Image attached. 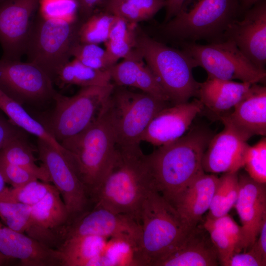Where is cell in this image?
Masks as SVG:
<instances>
[{"label": "cell", "instance_id": "cell-1", "mask_svg": "<svg viewBox=\"0 0 266 266\" xmlns=\"http://www.w3.org/2000/svg\"><path fill=\"white\" fill-rule=\"evenodd\" d=\"M153 187L147 155L140 145H117L113 163L91 200L93 203L129 215L139 222L142 204Z\"/></svg>", "mask_w": 266, "mask_h": 266}, {"label": "cell", "instance_id": "cell-2", "mask_svg": "<svg viewBox=\"0 0 266 266\" xmlns=\"http://www.w3.org/2000/svg\"><path fill=\"white\" fill-rule=\"evenodd\" d=\"M213 135L209 129L195 127L147 155L154 185L171 205L183 190L204 172L202 157Z\"/></svg>", "mask_w": 266, "mask_h": 266}, {"label": "cell", "instance_id": "cell-3", "mask_svg": "<svg viewBox=\"0 0 266 266\" xmlns=\"http://www.w3.org/2000/svg\"><path fill=\"white\" fill-rule=\"evenodd\" d=\"M60 144L91 199L107 174L116 154L115 135L104 106L89 127Z\"/></svg>", "mask_w": 266, "mask_h": 266}, {"label": "cell", "instance_id": "cell-4", "mask_svg": "<svg viewBox=\"0 0 266 266\" xmlns=\"http://www.w3.org/2000/svg\"><path fill=\"white\" fill-rule=\"evenodd\" d=\"M139 222L138 247L142 266H154L174 250L193 227L155 187L142 204Z\"/></svg>", "mask_w": 266, "mask_h": 266}, {"label": "cell", "instance_id": "cell-5", "mask_svg": "<svg viewBox=\"0 0 266 266\" xmlns=\"http://www.w3.org/2000/svg\"><path fill=\"white\" fill-rule=\"evenodd\" d=\"M239 14L237 0H184L163 30L184 42L200 39L220 41Z\"/></svg>", "mask_w": 266, "mask_h": 266}, {"label": "cell", "instance_id": "cell-6", "mask_svg": "<svg viewBox=\"0 0 266 266\" xmlns=\"http://www.w3.org/2000/svg\"><path fill=\"white\" fill-rule=\"evenodd\" d=\"M135 49L160 82L173 104L198 97L199 82L194 78L195 62L183 50L171 48L147 36L136 37Z\"/></svg>", "mask_w": 266, "mask_h": 266}, {"label": "cell", "instance_id": "cell-7", "mask_svg": "<svg viewBox=\"0 0 266 266\" xmlns=\"http://www.w3.org/2000/svg\"><path fill=\"white\" fill-rule=\"evenodd\" d=\"M81 22L43 18L37 12L26 45L28 62L41 67L51 78L69 62L73 46L79 42Z\"/></svg>", "mask_w": 266, "mask_h": 266}, {"label": "cell", "instance_id": "cell-8", "mask_svg": "<svg viewBox=\"0 0 266 266\" xmlns=\"http://www.w3.org/2000/svg\"><path fill=\"white\" fill-rule=\"evenodd\" d=\"M167 102L144 92H134L115 85L104 109L114 132L117 145H140L151 121L168 106Z\"/></svg>", "mask_w": 266, "mask_h": 266}, {"label": "cell", "instance_id": "cell-9", "mask_svg": "<svg viewBox=\"0 0 266 266\" xmlns=\"http://www.w3.org/2000/svg\"><path fill=\"white\" fill-rule=\"evenodd\" d=\"M114 86L83 87L70 97L56 92L54 111L44 125L60 143L80 133L98 117Z\"/></svg>", "mask_w": 266, "mask_h": 266}, {"label": "cell", "instance_id": "cell-10", "mask_svg": "<svg viewBox=\"0 0 266 266\" xmlns=\"http://www.w3.org/2000/svg\"><path fill=\"white\" fill-rule=\"evenodd\" d=\"M183 50L203 68L207 78L224 80H239L251 83L266 82V71L252 63L229 39L200 44L184 42Z\"/></svg>", "mask_w": 266, "mask_h": 266}, {"label": "cell", "instance_id": "cell-11", "mask_svg": "<svg viewBox=\"0 0 266 266\" xmlns=\"http://www.w3.org/2000/svg\"><path fill=\"white\" fill-rule=\"evenodd\" d=\"M0 90L22 105L53 100L56 92L51 78L36 64L2 59Z\"/></svg>", "mask_w": 266, "mask_h": 266}, {"label": "cell", "instance_id": "cell-12", "mask_svg": "<svg viewBox=\"0 0 266 266\" xmlns=\"http://www.w3.org/2000/svg\"><path fill=\"white\" fill-rule=\"evenodd\" d=\"M37 151L41 165L65 204L69 222L90 208L89 193L64 153L40 139H37Z\"/></svg>", "mask_w": 266, "mask_h": 266}, {"label": "cell", "instance_id": "cell-13", "mask_svg": "<svg viewBox=\"0 0 266 266\" xmlns=\"http://www.w3.org/2000/svg\"><path fill=\"white\" fill-rule=\"evenodd\" d=\"M40 0H2L0 2L1 59L20 61L38 11Z\"/></svg>", "mask_w": 266, "mask_h": 266}, {"label": "cell", "instance_id": "cell-14", "mask_svg": "<svg viewBox=\"0 0 266 266\" xmlns=\"http://www.w3.org/2000/svg\"><path fill=\"white\" fill-rule=\"evenodd\" d=\"M70 221L65 228L64 240L73 235H96L109 238L123 236L139 242V222L133 217L114 212L98 203Z\"/></svg>", "mask_w": 266, "mask_h": 266}, {"label": "cell", "instance_id": "cell-15", "mask_svg": "<svg viewBox=\"0 0 266 266\" xmlns=\"http://www.w3.org/2000/svg\"><path fill=\"white\" fill-rule=\"evenodd\" d=\"M241 20H234L224 40L233 41L241 52L257 67L266 64V0H260L245 11Z\"/></svg>", "mask_w": 266, "mask_h": 266}, {"label": "cell", "instance_id": "cell-16", "mask_svg": "<svg viewBox=\"0 0 266 266\" xmlns=\"http://www.w3.org/2000/svg\"><path fill=\"white\" fill-rule=\"evenodd\" d=\"M69 220L65 204L54 187L43 199L31 206L30 222L25 233L51 248L58 250Z\"/></svg>", "mask_w": 266, "mask_h": 266}, {"label": "cell", "instance_id": "cell-17", "mask_svg": "<svg viewBox=\"0 0 266 266\" xmlns=\"http://www.w3.org/2000/svg\"><path fill=\"white\" fill-rule=\"evenodd\" d=\"M222 122L223 130L213 135L203 155L202 167L205 172H238L244 166L249 139L229 123Z\"/></svg>", "mask_w": 266, "mask_h": 266}, {"label": "cell", "instance_id": "cell-18", "mask_svg": "<svg viewBox=\"0 0 266 266\" xmlns=\"http://www.w3.org/2000/svg\"><path fill=\"white\" fill-rule=\"evenodd\" d=\"M239 191L234 207L242 223L241 249L246 251L256 240L266 221V185L247 174H238Z\"/></svg>", "mask_w": 266, "mask_h": 266}, {"label": "cell", "instance_id": "cell-19", "mask_svg": "<svg viewBox=\"0 0 266 266\" xmlns=\"http://www.w3.org/2000/svg\"><path fill=\"white\" fill-rule=\"evenodd\" d=\"M203 108L199 99L163 108L151 121L141 141L159 147L174 141L185 134Z\"/></svg>", "mask_w": 266, "mask_h": 266}, {"label": "cell", "instance_id": "cell-20", "mask_svg": "<svg viewBox=\"0 0 266 266\" xmlns=\"http://www.w3.org/2000/svg\"><path fill=\"white\" fill-rule=\"evenodd\" d=\"M0 253L23 266H62L58 249L51 248L34 238L13 230L0 221Z\"/></svg>", "mask_w": 266, "mask_h": 266}, {"label": "cell", "instance_id": "cell-21", "mask_svg": "<svg viewBox=\"0 0 266 266\" xmlns=\"http://www.w3.org/2000/svg\"><path fill=\"white\" fill-rule=\"evenodd\" d=\"M217 249L202 225L192 227L180 243L154 266H216Z\"/></svg>", "mask_w": 266, "mask_h": 266}, {"label": "cell", "instance_id": "cell-22", "mask_svg": "<svg viewBox=\"0 0 266 266\" xmlns=\"http://www.w3.org/2000/svg\"><path fill=\"white\" fill-rule=\"evenodd\" d=\"M230 114L220 116L248 139L266 134V87L255 83Z\"/></svg>", "mask_w": 266, "mask_h": 266}, {"label": "cell", "instance_id": "cell-23", "mask_svg": "<svg viewBox=\"0 0 266 266\" xmlns=\"http://www.w3.org/2000/svg\"><path fill=\"white\" fill-rule=\"evenodd\" d=\"M218 181L219 177L214 174L203 172L188 185L173 202L172 205L190 227L197 225L209 209Z\"/></svg>", "mask_w": 266, "mask_h": 266}, {"label": "cell", "instance_id": "cell-24", "mask_svg": "<svg viewBox=\"0 0 266 266\" xmlns=\"http://www.w3.org/2000/svg\"><path fill=\"white\" fill-rule=\"evenodd\" d=\"M252 84L207 78L205 81L200 83L198 97L203 107L221 113L233 108L246 95Z\"/></svg>", "mask_w": 266, "mask_h": 266}, {"label": "cell", "instance_id": "cell-25", "mask_svg": "<svg viewBox=\"0 0 266 266\" xmlns=\"http://www.w3.org/2000/svg\"><path fill=\"white\" fill-rule=\"evenodd\" d=\"M108 238L96 235H73L64 239L59 250L62 266H88L103 251Z\"/></svg>", "mask_w": 266, "mask_h": 266}, {"label": "cell", "instance_id": "cell-26", "mask_svg": "<svg viewBox=\"0 0 266 266\" xmlns=\"http://www.w3.org/2000/svg\"><path fill=\"white\" fill-rule=\"evenodd\" d=\"M88 266H142L138 241L127 237H110L101 254Z\"/></svg>", "mask_w": 266, "mask_h": 266}, {"label": "cell", "instance_id": "cell-27", "mask_svg": "<svg viewBox=\"0 0 266 266\" xmlns=\"http://www.w3.org/2000/svg\"><path fill=\"white\" fill-rule=\"evenodd\" d=\"M0 109L14 125L44 140L64 153L65 149L45 126L32 117L22 105L0 90Z\"/></svg>", "mask_w": 266, "mask_h": 266}, {"label": "cell", "instance_id": "cell-28", "mask_svg": "<svg viewBox=\"0 0 266 266\" xmlns=\"http://www.w3.org/2000/svg\"><path fill=\"white\" fill-rule=\"evenodd\" d=\"M109 70L93 68L74 59L64 65L57 72L53 83L60 87L74 85L81 88L104 86L111 83Z\"/></svg>", "mask_w": 266, "mask_h": 266}, {"label": "cell", "instance_id": "cell-29", "mask_svg": "<svg viewBox=\"0 0 266 266\" xmlns=\"http://www.w3.org/2000/svg\"><path fill=\"white\" fill-rule=\"evenodd\" d=\"M0 159L26 168L41 181L51 182L46 168L42 165L36 164L33 150L24 140L23 135L13 138L0 149Z\"/></svg>", "mask_w": 266, "mask_h": 266}, {"label": "cell", "instance_id": "cell-30", "mask_svg": "<svg viewBox=\"0 0 266 266\" xmlns=\"http://www.w3.org/2000/svg\"><path fill=\"white\" fill-rule=\"evenodd\" d=\"M238 191V172L223 173L219 178L207 216L216 218L228 214L234 206Z\"/></svg>", "mask_w": 266, "mask_h": 266}, {"label": "cell", "instance_id": "cell-31", "mask_svg": "<svg viewBox=\"0 0 266 266\" xmlns=\"http://www.w3.org/2000/svg\"><path fill=\"white\" fill-rule=\"evenodd\" d=\"M165 0H129L103 8L106 12L121 17L130 23L148 20L165 7Z\"/></svg>", "mask_w": 266, "mask_h": 266}, {"label": "cell", "instance_id": "cell-32", "mask_svg": "<svg viewBox=\"0 0 266 266\" xmlns=\"http://www.w3.org/2000/svg\"><path fill=\"white\" fill-rule=\"evenodd\" d=\"M115 15L107 12L96 11L81 23L78 30L79 42L98 44L108 38Z\"/></svg>", "mask_w": 266, "mask_h": 266}, {"label": "cell", "instance_id": "cell-33", "mask_svg": "<svg viewBox=\"0 0 266 266\" xmlns=\"http://www.w3.org/2000/svg\"><path fill=\"white\" fill-rule=\"evenodd\" d=\"M54 187L50 182L37 179L18 187L7 188L0 194V197L32 206L43 199Z\"/></svg>", "mask_w": 266, "mask_h": 266}, {"label": "cell", "instance_id": "cell-34", "mask_svg": "<svg viewBox=\"0 0 266 266\" xmlns=\"http://www.w3.org/2000/svg\"><path fill=\"white\" fill-rule=\"evenodd\" d=\"M31 213V206L0 197V221L10 229L25 233Z\"/></svg>", "mask_w": 266, "mask_h": 266}, {"label": "cell", "instance_id": "cell-35", "mask_svg": "<svg viewBox=\"0 0 266 266\" xmlns=\"http://www.w3.org/2000/svg\"><path fill=\"white\" fill-rule=\"evenodd\" d=\"M71 56L85 66L100 70H108L116 63L105 49L93 43L77 42L72 49Z\"/></svg>", "mask_w": 266, "mask_h": 266}, {"label": "cell", "instance_id": "cell-36", "mask_svg": "<svg viewBox=\"0 0 266 266\" xmlns=\"http://www.w3.org/2000/svg\"><path fill=\"white\" fill-rule=\"evenodd\" d=\"M141 58L135 49L122 62L110 68L111 80L116 86L134 87L135 77L143 64Z\"/></svg>", "mask_w": 266, "mask_h": 266}, {"label": "cell", "instance_id": "cell-37", "mask_svg": "<svg viewBox=\"0 0 266 266\" xmlns=\"http://www.w3.org/2000/svg\"><path fill=\"white\" fill-rule=\"evenodd\" d=\"M38 13L43 18L69 22L78 20L76 0H40Z\"/></svg>", "mask_w": 266, "mask_h": 266}, {"label": "cell", "instance_id": "cell-38", "mask_svg": "<svg viewBox=\"0 0 266 266\" xmlns=\"http://www.w3.org/2000/svg\"><path fill=\"white\" fill-rule=\"evenodd\" d=\"M247 174L255 181L266 184V138L249 146L244 166Z\"/></svg>", "mask_w": 266, "mask_h": 266}, {"label": "cell", "instance_id": "cell-39", "mask_svg": "<svg viewBox=\"0 0 266 266\" xmlns=\"http://www.w3.org/2000/svg\"><path fill=\"white\" fill-rule=\"evenodd\" d=\"M203 226L208 233L212 242L217 249L220 264L227 266L230 258L237 253L235 244L222 229L214 225L207 216Z\"/></svg>", "mask_w": 266, "mask_h": 266}, {"label": "cell", "instance_id": "cell-40", "mask_svg": "<svg viewBox=\"0 0 266 266\" xmlns=\"http://www.w3.org/2000/svg\"><path fill=\"white\" fill-rule=\"evenodd\" d=\"M0 168L6 183L10 184L12 187H18L38 179L33 173L26 168L8 163L1 159Z\"/></svg>", "mask_w": 266, "mask_h": 266}, {"label": "cell", "instance_id": "cell-41", "mask_svg": "<svg viewBox=\"0 0 266 266\" xmlns=\"http://www.w3.org/2000/svg\"><path fill=\"white\" fill-rule=\"evenodd\" d=\"M208 217L214 225L222 229L230 236L236 247L237 253H239L242 250L243 240L241 226L237 225L228 214L216 218Z\"/></svg>", "mask_w": 266, "mask_h": 266}, {"label": "cell", "instance_id": "cell-42", "mask_svg": "<svg viewBox=\"0 0 266 266\" xmlns=\"http://www.w3.org/2000/svg\"><path fill=\"white\" fill-rule=\"evenodd\" d=\"M135 43V35L124 39L107 40L104 42L106 52L116 62L129 56L134 50Z\"/></svg>", "mask_w": 266, "mask_h": 266}, {"label": "cell", "instance_id": "cell-43", "mask_svg": "<svg viewBox=\"0 0 266 266\" xmlns=\"http://www.w3.org/2000/svg\"><path fill=\"white\" fill-rule=\"evenodd\" d=\"M266 262L250 251L243 253H236L230 258L227 266H265Z\"/></svg>", "mask_w": 266, "mask_h": 266}, {"label": "cell", "instance_id": "cell-44", "mask_svg": "<svg viewBox=\"0 0 266 266\" xmlns=\"http://www.w3.org/2000/svg\"><path fill=\"white\" fill-rule=\"evenodd\" d=\"M23 130L0 117V149L14 138L23 135Z\"/></svg>", "mask_w": 266, "mask_h": 266}, {"label": "cell", "instance_id": "cell-45", "mask_svg": "<svg viewBox=\"0 0 266 266\" xmlns=\"http://www.w3.org/2000/svg\"><path fill=\"white\" fill-rule=\"evenodd\" d=\"M250 248L249 251L266 262V221L264 223L258 238Z\"/></svg>", "mask_w": 266, "mask_h": 266}, {"label": "cell", "instance_id": "cell-46", "mask_svg": "<svg viewBox=\"0 0 266 266\" xmlns=\"http://www.w3.org/2000/svg\"><path fill=\"white\" fill-rule=\"evenodd\" d=\"M103 0H76L78 5V15L84 21L97 10Z\"/></svg>", "mask_w": 266, "mask_h": 266}, {"label": "cell", "instance_id": "cell-47", "mask_svg": "<svg viewBox=\"0 0 266 266\" xmlns=\"http://www.w3.org/2000/svg\"><path fill=\"white\" fill-rule=\"evenodd\" d=\"M183 1L184 0H165L166 23L177 13Z\"/></svg>", "mask_w": 266, "mask_h": 266}, {"label": "cell", "instance_id": "cell-48", "mask_svg": "<svg viewBox=\"0 0 266 266\" xmlns=\"http://www.w3.org/2000/svg\"><path fill=\"white\" fill-rule=\"evenodd\" d=\"M238 3L240 13L250 8L260 0H237Z\"/></svg>", "mask_w": 266, "mask_h": 266}, {"label": "cell", "instance_id": "cell-49", "mask_svg": "<svg viewBox=\"0 0 266 266\" xmlns=\"http://www.w3.org/2000/svg\"><path fill=\"white\" fill-rule=\"evenodd\" d=\"M6 181L0 168V194L3 193L7 188Z\"/></svg>", "mask_w": 266, "mask_h": 266}, {"label": "cell", "instance_id": "cell-50", "mask_svg": "<svg viewBox=\"0 0 266 266\" xmlns=\"http://www.w3.org/2000/svg\"><path fill=\"white\" fill-rule=\"evenodd\" d=\"M126 0H104L100 6V7H102L104 8L106 6Z\"/></svg>", "mask_w": 266, "mask_h": 266}, {"label": "cell", "instance_id": "cell-51", "mask_svg": "<svg viewBox=\"0 0 266 266\" xmlns=\"http://www.w3.org/2000/svg\"><path fill=\"white\" fill-rule=\"evenodd\" d=\"M12 259L4 256L0 253V266H3L7 264V263Z\"/></svg>", "mask_w": 266, "mask_h": 266}, {"label": "cell", "instance_id": "cell-52", "mask_svg": "<svg viewBox=\"0 0 266 266\" xmlns=\"http://www.w3.org/2000/svg\"><path fill=\"white\" fill-rule=\"evenodd\" d=\"M2 0H0V2Z\"/></svg>", "mask_w": 266, "mask_h": 266}]
</instances>
